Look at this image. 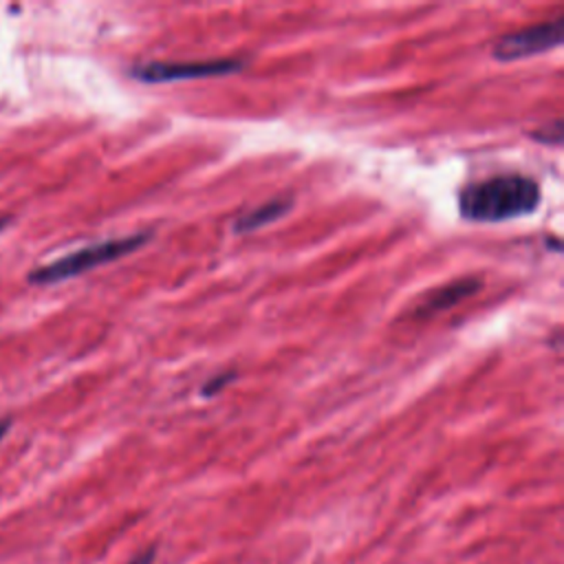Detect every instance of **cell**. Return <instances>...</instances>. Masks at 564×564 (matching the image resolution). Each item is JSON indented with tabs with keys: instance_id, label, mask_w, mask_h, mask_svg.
Returning a JSON list of instances; mask_svg holds the SVG:
<instances>
[{
	"instance_id": "1",
	"label": "cell",
	"mask_w": 564,
	"mask_h": 564,
	"mask_svg": "<svg viewBox=\"0 0 564 564\" xmlns=\"http://www.w3.org/2000/svg\"><path fill=\"white\" fill-rule=\"evenodd\" d=\"M542 192L527 174H500L471 183L458 196L460 216L474 223H502L538 209Z\"/></svg>"
},
{
	"instance_id": "2",
	"label": "cell",
	"mask_w": 564,
	"mask_h": 564,
	"mask_svg": "<svg viewBox=\"0 0 564 564\" xmlns=\"http://www.w3.org/2000/svg\"><path fill=\"white\" fill-rule=\"evenodd\" d=\"M152 231H137L130 236H121V238H108V240H99L93 245H86L77 251H70L53 262L40 264L35 269H31L26 273V282L33 286H44V284H57L64 282L68 278L82 275L95 267L115 262L128 253H134L137 249H141L148 240H152Z\"/></svg>"
},
{
	"instance_id": "3",
	"label": "cell",
	"mask_w": 564,
	"mask_h": 564,
	"mask_svg": "<svg viewBox=\"0 0 564 564\" xmlns=\"http://www.w3.org/2000/svg\"><path fill=\"white\" fill-rule=\"evenodd\" d=\"M245 68V59L220 57V59H203V62H145L132 68V75L145 84H167V82H185V79H203V77H220L231 75Z\"/></svg>"
},
{
	"instance_id": "4",
	"label": "cell",
	"mask_w": 564,
	"mask_h": 564,
	"mask_svg": "<svg viewBox=\"0 0 564 564\" xmlns=\"http://www.w3.org/2000/svg\"><path fill=\"white\" fill-rule=\"evenodd\" d=\"M564 37V18H553L549 22H538L520 31L507 33L494 44L491 55L500 62H516L538 53H546L562 44Z\"/></svg>"
},
{
	"instance_id": "5",
	"label": "cell",
	"mask_w": 564,
	"mask_h": 564,
	"mask_svg": "<svg viewBox=\"0 0 564 564\" xmlns=\"http://www.w3.org/2000/svg\"><path fill=\"white\" fill-rule=\"evenodd\" d=\"M291 205H293V198H289V196H275V198H271V200H267V203H262V205H258V207H253V209L240 214V216L234 220L231 229H234L236 234H247V231L262 229V227H267V225L280 220L284 214H289Z\"/></svg>"
},
{
	"instance_id": "6",
	"label": "cell",
	"mask_w": 564,
	"mask_h": 564,
	"mask_svg": "<svg viewBox=\"0 0 564 564\" xmlns=\"http://www.w3.org/2000/svg\"><path fill=\"white\" fill-rule=\"evenodd\" d=\"M478 289H480V280H476V278L458 280L449 286H443V289L434 291L430 297H425V302L416 308V315L423 317V315H434L438 311H447V308L456 306L458 302H463L465 297L474 295Z\"/></svg>"
},
{
	"instance_id": "7",
	"label": "cell",
	"mask_w": 564,
	"mask_h": 564,
	"mask_svg": "<svg viewBox=\"0 0 564 564\" xmlns=\"http://www.w3.org/2000/svg\"><path fill=\"white\" fill-rule=\"evenodd\" d=\"M234 379H236V372H220V375L212 377V379L203 386V394H205V397L218 394V392H220L225 386H229Z\"/></svg>"
},
{
	"instance_id": "8",
	"label": "cell",
	"mask_w": 564,
	"mask_h": 564,
	"mask_svg": "<svg viewBox=\"0 0 564 564\" xmlns=\"http://www.w3.org/2000/svg\"><path fill=\"white\" fill-rule=\"evenodd\" d=\"M533 139H538L540 143L557 145L562 141V121H553L549 128H542V130L533 132Z\"/></svg>"
},
{
	"instance_id": "9",
	"label": "cell",
	"mask_w": 564,
	"mask_h": 564,
	"mask_svg": "<svg viewBox=\"0 0 564 564\" xmlns=\"http://www.w3.org/2000/svg\"><path fill=\"white\" fill-rule=\"evenodd\" d=\"M154 553H156V549H154V546H150V549H145L143 553L134 555L130 564H152V562H154Z\"/></svg>"
},
{
	"instance_id": "10",
	"label": "cell",
	"mask_w": 564,
	"mask_h": 564,
	"mask_svg": "<svg viewBox=\"0 0 564 564\" xmlns=\"http://www.w3.org/2000/svg\"><path fill=\"white\" fill-rule=\"evenodd\" d=\"M9 430H11V416H0V441Z\"/></svg>"
},
{
	"instance_id": "11",
	"label": "cell",
	"mask_w": 564,
	"mask_h": 564,
	"mask_svg": "<svg viewBox=\"0 0 564 564\" xmlns=\"http://www.w3.org/2000/svg\"><path fill=\"white\" fill-rule=\"evenodd\" d=\"M11 220H13L11 214H0V236H2V231L11 225Z\"/></svg>"
}]
</instances>
